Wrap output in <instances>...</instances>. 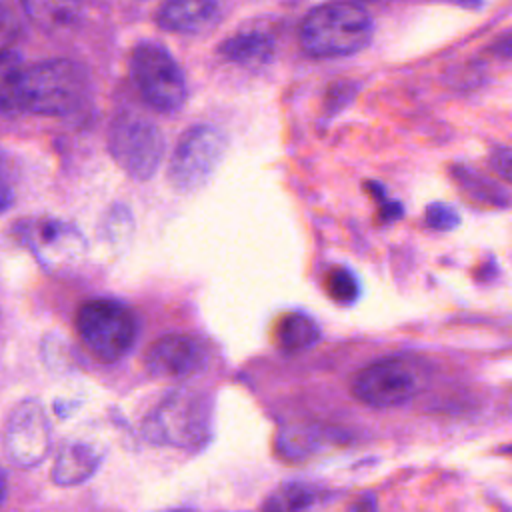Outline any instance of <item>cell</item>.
Masks as SVG:
<instances>
[{"label": "cell", "mask_w": 512, "mask_h": 512, "mask_svg": "<svg viewBox=\"0 0 512 512\" xmlns=\"http://www.w3.org/2000/svg\"><path fill=\"white\" fill-rule=\"evenodd\" d=\"M24 62L14 50H0V112L16 114L24 110Z\"/></svg>", "instance_id": "cell-15"}, {"label": "cell", "mask_w": 512, "mask_h": 512, "mask_svg": "<svg viewBox=\"0 0 512 512\" xmlns=\"http://www.w3.org/2000/svg\"><path fill=\"white\" fill-rule=\"evenodd\" d=\"M26 16L46 32L72 28L82 16L84 0H22Z\"/></svg>", "instance_id": "cell-13"}, {"label": "cell", "mask_w": 512, "mask_h": 512, "mask_svg": "<svg viewBox=\"0 0 512 512\" xmlns=\"http://www.w3.org/2000/svg\"><path fill=\"white\" fill-rule=\"evenodd\" d=\"M316 492L302 482H288L278 486L262 504V512H306L314 506Z\"/></svg>", "instance_id": "cell-18"}, {"label": "cell", "mask_w": 512, "mask_h": 512, "mask_svg": "<svg viewBox=\"0 0 512 512\" xmlns=\"http://www.w3.org/2000/svg\"><path fill=\"white\" fill-rule=\"evenodd\" d=\"M324 442V436L318 428H294L284 440V448L290 456H298V458H304L306 454H312L316 452Z\"/></svg>", "instance_id": "cell-20"}, {"label": "cell", "mask_w": 512, "mask_h": 512, "mask_svg": "<svg viewBox=\"0 0 512 512\" xmlns=\"http://www.w3.org/2000/svg\"><path fill=\"white\" fill-rule=\"evenodd\" d=\"M368 2H378V0H368Z\"/></svg>", "instance_id": "cell-32"}, {"label": "cell", "mask_w": 512, "mask_h": 512, "mask_svg": "<svg viewBox=\"0 0 512 512\" xmlns=\"http://www.w3.org/2000/svg\"><path fill=\"white\" fill-rule=\"evenodd\" d=\"M100 464V454L86 442H70L56 456L52 480L60 486L80 484L94 474Z\"/></svg>", "instance_id": "cell-12"}, {"label": "cell", "mask_w": 512, "mask_h": 512, "mask_svg": "<svg viewBox=\"0 0 512 512\" xmlns=\"http://www.w3.org/2000/svg\"><path fill=\"white\" fill-rule=\"evenodd\" d=\"M366 188L370 190V194H372L378 202H384V200H386V192H384V188H382L380 184H376V182H366Z\"/></svg>", "instance_id": "cell-27"}, {"label": "cell", "mask_w": 512, "mask_h": 512, "mask_svg": "<svg viewBox=\"0 0 512 512\" xmlns=\"http://www.w3.org/2000/svg\"><path fill=\"white\" fill-rule=\"evenodd\" d=\"M424 220L432 230H452L460 224L458 212L444 202L428 204L424 212Z\"/></svg>", "instance_id": "cell-21"}, {"label": "cell", "mask_w": 512, "mask_h": 512, "mask_svg": "<svg viewBox=\"0 0 512 512\" xmlns=\"http://www.w3.org/2000/svg\"><path fill=\"white\" fill-rule=\"evenodd\" d=\"M498 452H502V454H510V456H512V444H508V446H500V448H498Z\"/></svg>", "instance_id": "cell-30"}, {"label": "cell", "mask_w": 512, "mask_h": 512, "mask_svg": "<svg viewBox=\"0 0 512 512\" xmlns=\"http://www.w3.org/2000/svg\"><path fill=\"white\" fill-rule=\"evenodd\" d=\"M146 370L160 378H186L206 364L204 346L188 334H168L152 342L144 356Z\"/></svg>", "instance_id": "cell-10"}, {"label": "cell", "mask_w": 512, "mask_h": 512, "mask_svg": "<svg viewBox=\"0 0 512 512\" xmlns=\"http://www.w3.org/2000/svg\"><path fill=\"white\" fill-rule=\"evenodd\" d=\"M130 74L142 98L160 112H176L186 102V80L174 56L158 42L144 40L132 48Z\"/></svg>", "instance_id": "cell-4"}, {"label": "cell", "mask_w": 512, "mask_h": 512, "mask_svg": "<svg viewBox=\"0 0 512 512\" xmlns=\"http://www.w3.org/2000/svg\"><path fill=\"white\" fill-rule=\"evenodd\" d=\"M50 448V426L36 400L20 402L6 426V452L18 466L38 464Z\"/></svg>", "instance_id": "cell-8"}, {"label": "cell", "mask_w": 512, "mask_h": 512, "mask_svg": "<svg viewBox=\"0 0 512 512\" xmlns=\"http://www.w3.org/2000/svg\"><path fill=\"white\" fill-rule=\"evenodd\" d=\"M490 168L512 184V150L510 148H494L490 154Z\"/></svg>", "instance_id": "cell-22"}, {"label": "cell", "mask_w": 512, "mask_h": 512, "mask_svg": "<svg viewBox=\"0 0 512 512\" xmlns=\"http://www.w3.org/2000/svg\"><path fill=\"white\" fill-rule=\"evenodd\" d=\"M12 202H14V186H12L8 162H6L4 154L0 152V214L4 210H8L12 206Z\"/></svg>", "instance_id": "cell-23"}, {"label": "cell", "mask_w": 512, "mask_h": 512, "mask_svg": "<svg viewBox=\"0 0 512 512\" xmlns=\"http://www.w3.org/2000/svg\"><path fill=\"white\" fill-rule=\"evenodd\" d=\"M208 424V408L202 404V398L184 394H174L158 406L152 424H148L150 436L170 444H190L198 442L204 436Z\"/></svg>", "instance_id": "cell-9"}, {"label": "cell", "mask_w": 512, "mask_h": 512, "mask_svg": "<svg viewBox=\"0 0 512 512\" xmlns=\"http://www.w3.org/2000/svg\"><path fill=\"white\" fill-rule=\"evenodd\" d=\"M274 40L264 32H242L226 38L218 52L240 66H264L274 58Z\"/></svg>", "instance_id": "cell-14"}, {"label": "cell", "mask_w": 512, "mask_h": 512, "mask_svg": "<svg viewBox=\"0 0 512 512\" xmlns=\"http://www.w3.org/2000/svg\"><path fill=\"white\" fill-rule=\"evenodd\" d=\"M354 398L370 408H396L416 394L412 368L398 358H382L360 368L350 382Z\"/></svg>", "instance_id": "cell-7"}, {"label": "cell", "mask_w": 512, "mask_h": 512, "mask_svg": "<svg viewBox=\"0 0 512 512\" xmlns=\"http://www.w3.org/2000/svg\"><path fill=\"white\" fill-rule=\"evenodd\" d=\"M402 214H404V208L400 202H388V200L380 202V212H378L380 222H384V224L394 222V220L402 218Z\"/></svg>", "instance_id": "cell-24"}, {"label": "cell", "mask_w": 512, "mask_h": 512, "mask_svg": "<svg viewBox=\"0 0 512 512\" xmlns=\"http://www.w3.org/2000/svg\"><path fill=\"white\" fill-rule=\"evenodd\" d=\"M218 12L220 0H164L154 18L168 32L194 34L208 28Z\"/></svg>", "instance_id": "cell-11"}, {"label": "cell", "mask_w": 512, "mask_h": 512, "mask_svg": "<svg viewBox=\"0 0 512 512\" xmlns=\"http://www.w3.org/2000/svg\"><path fill=\"white\" fill-rule=\"evenodd\" d=\"M172 512H190V510H172Z\"/></svg>", "instance_id": "cell-31"}, {"label": "cell", "mask_w": 512, "mask_h": 512, "mask_svg": "<svg viewBox=\"0 0 512 512\" xmlns=\"http://www.w3.org/2000/svg\"><path fill=\"white\" fill-rule=\"evenodd\" d=\"M76 332L98 360L114 362L132 348L138 328L134 314L122 302L96 298L78 308Z\"/></svg>", "instance_id": "cell-3"}, {"label": "cell", "mask_w": 512, "mask_h": 512, "mask_svg": "<svg viewBox=\"0 0 512 512\" xmlns=\"http://www.w3.org/2000/svg\"><path fill=\"white\" fill-rule=\"evenodd\" d=\"M108 150L116 164L136 180H148L164 158V138L156 124L142 116L120 114L110 124Z\"/></svg>", "instance_id": "cell-5"}, {"label": "cell", "mask_w": 512, "mask_h": 512, "mask_svg": "<svg viewBox=\"0 0 512 512\" xmlns=\"http://www.w3.org/2000/svg\"><path fill=\"white\" fill-rule=\"evenodd\" d=\"M6 488H8V480H6V472L0 468V502L6 496Z\"/></svg>", "instance_id": "cell-29"}, {"label": "cell", "mask_w": 512, "mask_h": 512, "mask_svg": "<svg viewBox=\"0 0 512 512\" xmlns=\"http://www.w3.org/2000/svg\"><path fill=\"white\" fill-rule=\"evenodd\" d=\"M88 94L86 70L68 58H50L26 68L24 110L42 116H66L80 108Z\"/></svg>", "instance_id": "cell-2"}, {"label": "cell", "mask_w": 512, "mask_h": 512, "mask_svg": "<svg viewBox=\"0 0 512 512\" xmlns=\"http://www.w3.org/2000/svg\"><path fill=\"white\" fill-rule=\"evenodd\" d=\"M350 512H378L374 494H362L350 508Z\"/></svg>", "instance_id": "cell-26"}, {"label": "cell", "mask_w": 512, "mask_h": 512, "mask_svg": "<svg viewBox=\"0 0 512 512\" xmlns=\"http://www.w3.org/2000/svg\"><path fill=\"white\" fill-rule=\"evenodd\" d=\"M352 86H348V84H336L332 90H330V96H328V100L330 102H334V108L338 110L340 106H344L350 98H352Z\"/></svg>", "instance_id": "cell-25"}, {"label": "cell", "mask_w": 512, "mask_h": 512, "mask_svg": "<svg viewBox=\"0 0 512 512\" xmlns=\"http://www.w3.org/2000/svg\"><path fill=\"white\" fill-rule=\"evenodd\" d=\"M276 338L284 352H302L318 342L320 328L308 314L290 312L278 322Z\"/></svg>", "instance_id": "cell-16"}, {"label": "cell", "mask_w": 512, "mask_h": 512, "mask_svg": "<svg viewBox=\"0 0 512 512\" xmlns=\"http://www.w3.org/2000/svg\"><path fill=\"white\" fill-rule=\"evenodd\" d=\"M372 18L356 2H328L310 10L300 26L308 56L338 58L362 50L372 38Z\"/></svg>", "instance_id": "cell-1"}, {"label": "cell", "mask_w": 512, "mask_h": 512, "mask_svg": "<svg viewBox=\"0 0 512 512\" xmlns=\"http://www.w3.org/2000/svg\"><path fill=\"white\" fill-rule=\"evenodd\" d=\"M500 54H504V56H512V38H508L506 42H502V44H498V48H496Z\"/></svg>", "instance_id": "cell-28"}, {"label": "cell", "mask_w": 512, "mask_h": 512, "mask_svg": "<svg viewBox=\"0 0 512 512\" xmlns=\"http://www.w3.org/2000/svg\"><path fill=\"white\" fill-rule=\"evenodd\" d=\"M226 136L208 124H198L186 130L168 164V178L180 192H192L200 188L220 164L226 152Z\"/></svg>", "instance_id": "cell-6"}, {"label": "cell", "mask_w": 512, "mask_h": 512, "mask_svg": "<svg viewBox=\"0 0 512 512\" xmlns=\"http://www.w3.org/2000/svg\"><path fill=\"white\" fill-rule=\"evenodd\" d=\"M326 292L340 304H352L360 294V284L348 268H332L324 280Z\"/></svg>", "instance_id": "cell-19"}, {"label": "cell", "mask_w": 512, "mask_h": 512, "mask_svg": "<svg viewBox=\"0 0 512 512\" xmlns=\"http://www.w3.org/2000/svg\"><path fill=\"white\" fill-rule=\"evenodd\" d=\"M452 176L458 182V186L472 200H476L480 204H488V206H506L508 204L506 192L498 184L488 180L486 176L478 174L476 170H472L468 166H456V168H452Z\"/></svg>", "instance_id": "cell-17"}]
</instances>
